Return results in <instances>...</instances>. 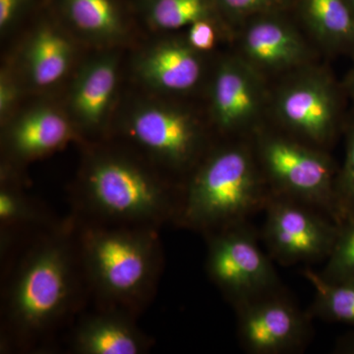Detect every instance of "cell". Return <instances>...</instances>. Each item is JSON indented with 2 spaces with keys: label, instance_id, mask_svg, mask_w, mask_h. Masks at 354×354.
<instances>
[{
  "label": "cell",
  "instance_id": "9a60e30c",
  "mask_svg": "<svg viewBox=\"0 0 354 354\" xmlns=\"http://www.w3.org/2000/svg\"><path fill=\"white\" fill-rule=\"evenodd\" d=\"M73 137L66 118L51 109H38L25 114L7 133V148L20 160L44 157L59 150Z\"/></svg>",
  "mask_w": 354,
  "mask_h": 354
},
{
  "label": "cell",
  "instance_id": "2e32d148",
  "mask_svg": "<svg viewBox=\"0 0 354 354\" xmlns=\"http://www.w3.org/2000/svg\"><path fill=\"white\" fill-rule=\"evenodd\" d=\"M141 72L156 87L171 92H185L194 88L202 75L198 51L188 43L169 41L147 55Z\"/></svg>",
  "mask_w": 354,
  "mask_h": 354
},
{
  "label": "cell",
  "instance_id": "484cf974",
  "mask_svg": "<svg viewBox=\"0 0 354 354\" xmlns=\"http://www.w3.org/2000/svg\"><path fill=\"white\" fill-rule=\"evenodd\" d=\"M221 6L232 15L246 16L262 12L278 6L283 0H218Z\"/></svg>",
  "mask_w": 354,
  "mask_h": 354
},
{
  "label": "cell",
  "instance_id": "d6986e66",
  "mask_svg": "<svg viewBox=\"0 0 354 354\" xmlns=\"http://www.w3.org/2000/svg\"><path fill=\"white\" fill-rule=\"evenodd\" d=\"M70 59L68 41L50 28H41L32 38L28 51L32 82L38 86L57 82L66 73Z\"/></svg>",
  "mask_w": 354,
  "mask_h": 354
},
{
  "label": "cell",
  "instance_id": "ba28073f",
  "mask_svg": "<svg viewBox=\"0 0 354 354\" xmlns=\"http://www.w3.org/2000/svg\"><path fill=\"white\" fill-rule=\"evenodd\" d=\"M239 341L253 354L297 353L312 337V317L283 288L234 307Z\"/></svg>",
  "mask_w": 354,
  "mask_h": 354
},
{
  "label": "cell",
  "instance_id": "30bf717a",
  "mask_svg": "<svg viewBox=\"0 0 354 354\" xmlns=\"http://www.w3.org/2000/svg\"><path fill=\"white\" fill-rule=\"evenodd\" d=\"M127 133L158 164L177 171L196 167L204 146L201 128L178 109H142L132 116Z\"/></svg>",
  "mask_w": 354,
  "mask_h": 354
},
{
  "label": "cell",
  "instance_id": "7c38bea8",
  "mask_svg": "<svg viewBox=\"0 0 354 354\" xmlns=\"http://www.w3.org/2000/svg\"><path fill=\"white\" fill-rule=\"evenodd\" d=\"M136 315L102 306L79 321L71 348L78 354H142L152 348L153 339L136 325Z\"/></svg>",
  "mask_w": 354,
  "mask_h": 354
},
{
  "label": "cell",
  "instance_id": "5b68a950",
  "mask_svg": "<svg viewBox=\"0 0 354 354\" xmlns=\"http://www.w3.org/2000/svg\"><path fill=\"white\" fill-rule=\"evenodd\" d=\"M254 151L271 194L304 203L337 223V174L333 160L319 147L283 135L262 133L256 139Z\"/></svg>",
  "mask_w": 354,
  "mask_h": 354
},
{
  "label": "cell",
  "instance_id": "f546056e",
  "mask_svg": "<svg viewBox=\"0 0 354 354\" xmlns=\"http://www.w3.org/2000/svg\"><path fill=\"white\" fill-rule=\"evenodd\" d=\"M337 351L342 353H354V335L353 337H344L342 342L337 344Z\"/></svg>",
  "mask_w": 354,
  "mask_h": 354
},
{
  "label": "cell",
  "instance_id": "8992f818",
  "mask_svg": "<svg viewBox=\"0 0 354 354\" xmlns=\"http://www.w3.org/2000/svg\"><path fill=\"white\" fill-rule=\"evenodd\" d=\"M205 237L209 278L232 306L283 288L247 221Z\"/></svg>",
  "mask_w": 354,
  "mask_h": 354
},
{
  "label": "cell",
  "instance_id": "d4e9b609",
  "mask_svg": "<svg viewBox=\"0 0 354 354\" xmlns=\"http://www.w3.org/2000/svg\"><path fill=\"white\" fill-rule=\"evenodd\" d=\"M187 43L198 53L211 50L215 46L216 31L209 19L197 21L189 26Z\"/></svg>",
  "mask_w": 354,
  "mask_h": 354
},
{
  "label": "cell",
  "instance_id": "5bb4252c",
  "mask_svg": "<svg viewBox=\"0 0 354 354\" xmlns=\"http://www.w3.org/2000/svg\"><path fill=\"white\" fill-rule=\"evenodd\" d=\"M41 203L4 179L0 187V250L12 254L37 234L57 225Z\"/></svg>",
  "mask_w": 354,
  "mask_h": 354
},
{
  "label": "cell",
  "instance_id": "44dd1931",
  "mask_svg": "<svg viewBox=\"0 0 354 354\" xmlns=\"http://www.w3.org/2000/svg\"><path fill=\"white\" fill-rule=\"evenodd\" d=\"M64 4L70 20L88 34L114 37L122 29L113 0H64Z\"/></svg>",
  "mask_w": 354,
  "mask_h": 354
},
{
  "label": "cell",
  "instance_id": "ac0fdd59",
  "mask_svg": "<svg viewBox=\"0 0 354 354\" xmlns=\"http://www.w3.org/2000/svg\"><path fill=\"white\" fill-rule=\"evenodd\" d=\"M312 34L324 46L354 57V12L346 0H301Z\"/></svg>",
  "mask_w": 354,
  "mask_h": 354
},
{
  "label": "cell",
  "instance_id": "cb8c5ba5",
  "mask_svg": "<svg viewBox=\"0 0 354 354\" xmlns=\"http://www.w3.org/2000/svg\"><path fill=\"white\" fill-rule=\"evenodd\" d=\"M346 136V158L335 185V213L339 225L354 216V121L349 124Z\"/></svg>",
  "mask_w": 354,
  "mask_h": 354
},
{
  "label": "cell",
  "instance_id": "603a6c76",
  "mask_svg": "<svg viewBox=\"0 0 354 354\" xmlns=\"http://www.w3.org/2000/svg\"><path fill=\"white\" fill-rule=\"evenodd\" d=\"M320 274L330 281L354 279V216L342 223L327 265Z\"/></svg>",
  "mask_w": 354,
  "mask_h": 354
},
{
  "label": "cell",
  "instance_id": "ffe728a7",
  "mask_svg": "<svg viewBox=\"0 0 354 354\" xmlns=\"http://www.w3.org/2000/svg\"><path fill=\"white\" fill-rule=\"evenodd\" d=\"M302 272L315 290L313 304L308 310L312 318L354 326V279L330 281L310 268Z\"/></svg>",
  "mask_w": 354,
  "mask_h": 354
},
{
  "label": "cell",
  "instance_id": "83f0119b",
  "mask_svg": "<svg viewBox=\"0 0 354 354\" xmlns=\"http://www.w3.org/2000/svg\"><path fill=\"white\" fill-rule=\"evenodd\" d=\"M16 97V90L12 83L9 82L6 77L2 75L0 82V113L6 115L14 104Z\"/></svg>",
  "mask_w": 354,
  "mask_h": 354
},
{
  "label": "cell",
  "instance_id": "8fae6325",
  "mask_svg": "<svg viewBox=\"0 0 354 354\" xmlns=\"http://www.w3.org/2000/svg\"><path fill=\"white\" fill-rule=\"evenodd\" d=\"M265 102L259 72L243 58L225 60L212 91L214 118L221 131H243L255 124Z\"/></svg>",
  "mask_w": 354,
  "mask_h": 354
},
{
  "label": "cell",
  "instance_id": "4dcf8cb0",
  "mask_svg": "<svg viewBox=\"0 0 354 354\" xmlns=\"http://www.w3.org/2000/svg\"><path fill=\"white\" fill-rule=\"evenodd\" d=\"M346 1L348 2V6H351V8L353 9L354 12V0H346Z\"/></svg>",
  "mask_w": 354,
  "mask_h": 354
},
{
  "label": "cell",
  "instance_id": "7402d4cb",
  "mask_svg": "<svg viewBox=\"0 0 354 354\" xmlns=\"http://www.w3.org/2000/svg\"><path fill=\"white\" fill-rule=\"evenodd\" d=\"M149 15L160 29L174 30L209 19L207 0H153Z\"/></svg>",
  "mask_w": 354,
  "mask_h": 354
},
{
  "label": "cell",
  "instance_id": "9c48e42d",
  "mask_svg": "<svg viewBox=\"0 0 354 354\" xmlns=\"http://www.w3.org/2000/svg\"><path fill=\"white\" fill-rule=\"evenodd\" d=\"M274 111L288 131L305 143L321 147L334 138L339 127L341 95L325 74H305L279 90Z\"/></svg>",
  "mask_w": 354,
  "mask_h": 354
},
{
  "label": "cell",
  "instance_id": "52a82bcc",
  "mask_svg": "<svg viewBox=\"0 0 354 354\" xmlns=\"http://www.w3.org/2000/svg\"><path fill=\"white\" fill-rule=\"evenodd\" d=\"M263 239L271 258L283 265L329 257L341 225L320 209L271 194L265 207Z\"/></svg>",
  "mask_w": 354,
  "mask_h": 354
},
{
  "label": "cell",
  "instance_id": "f1b7e54d",
  "mask_svg": "<svg viewBox=\"0 0 354 354\" xmlns=\"http://www.w3.org/2000/svg\"><path fill=\"white\" fill-rule=\"evenodd\" d=\"M344 90L349 99L353 101L354 104V57L353 64L349 70L348 75H346V80L344 82Z\"/></svg>",
  "mask_w": 354,
  "mask_h": 354
},
{
  "label": "cell",
  "instance_id": "3957f363",
  "mask_svg": "<svg viewBox=\"0 0 354 354\" xmlns=\"http://www.w3.org/2000/svg\"><path fill=\"white\" fill-rule=\"evenodd\" d=\"M180 189L176 190L132 158L97 153L80 177L74 218L85 223L160 228L174 223Z\"/></svg>",
  "mask_w": 354,
  "mask_h": 354
},
{
  "label": "cell",
  "instance_id": "6da1fadb",
  "mask_svg": "<svg viewBox=\"0 0 354 354\" xmlns=\"http://www.w3.org/2000/svg\"><path fill=\"white\" fill-rule=\"evenodd\" d=\"M4 283L1 346L29 351L78 311L88 291L73 216L20 246Z\"/></svg>",
  "mask_w": 354,
  "mask_h": 354
},
{
  "label": "cell",
  "instance_id": "4fadbf2b",
  "mask_svg": "<svg viewBox=\"0 0 354 354\" xmlns=\"http://www.w3.org/2000/svg\"><path fill=\"white\" fill-rule=\"evenodd\" d=\"M307 55L297 30L277 18L254 20L242 35L241 57L260 74L293 68L304 64Z\"/></svg>",
  "mask_w": 354,
  "mask_h": 354
},
{
  "label": "cell",
  "instance_id": "4316f807",
  "mask_svg": "<svg viewBox=\"0 0 354 354\" xmlns=\"http://www.w3.org/2000/svg\"><path fill=\"white\" fill-rule=\"evenodd\" d=\"M30 0H0V28L6 30L20 15Z\"/></svg>",
  "mask_w": 354,
  "mask_h": 354
},
{
  "label": "cell",
  "instance_id": "7a4b0ae2",
  "mask_svg": "<svg viewBox=\"0 0 354 354\" xmlns=\"http://www.w3.org/2000/svg\"><path fill=\"white\" fill-rule=\"evenodd\" d=\"M75 220L88 291L102 306L138 316L152 300L162 274L158 228Z\"/></svg>",
  "mask_w": 354,
  "mask_h": 354
},
{
  "label": "cell",
  "instance_id": "e0dca14e",
  "mask_svg": "<svg viewBox=\"0 0 354 354\" xmlns=\"http://www.w3.org/2000/svg\"><path fill=\"white\" fill-rule=\"evenodd\" d=\"M118 81L113 57H104L88 66L77 81L72 106L77 118L88 128L99 127L111 104Z\"/></svg>",
  "mask_w": 354,
  "mask_h": 354
},
{
  "label": "cell",
  "instance_id": "277c9868",
  "mask_svg": "<svg viewBox=\"0 0 354 354\" xmlns=\"http://www.w3.org/2000/svg\"><path fill=\"white\" fill-rule=\"evenodd\" d=\"M270 196L254 148L221 147L197 164L181 188L174 223L207 236L245 223Z\"/></svg>",
  "mask_w": 354,
  "mask_h": 354
}]
</instances>
